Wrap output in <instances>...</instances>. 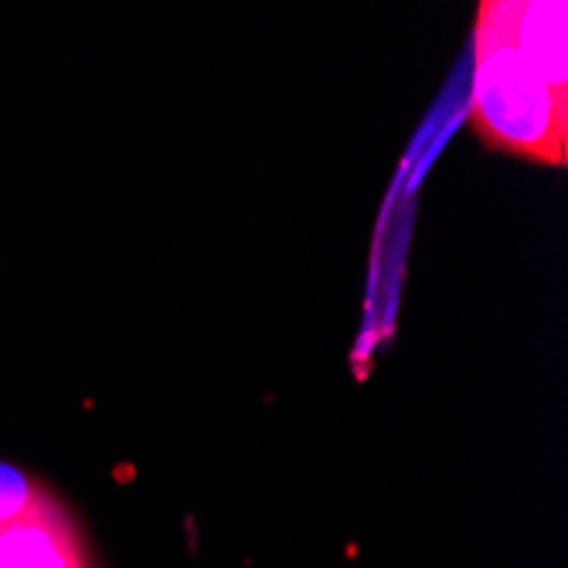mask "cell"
<instances>
[{
	"label": "cell",
	"mask_w": 568,
	"mask_h": 568,
	"mask_svg": "<svg viewBox=\"0 0 568 568\" xmlns=\"http://www.w3.org/2000/svg\"><path fill=\"white\" fill-rule=\"evenodd\" d=\"M565 21L561 0H487L477 14L470 130L545 168H565L568 158Z\"/></svg>",
	"instance_id": "cell-1"
},
{
	"label": "cell",
	"mask_w": 568,
	"mask_h": 568,
	"mask_svg": "<svg viewBox=\"0 0 568 568\" xmlns=\"http://www.w3.org/2000/svg\"><path fill=\"white\" fill-rule=\"evenodd\" d=\"M0 568H89L85 538L55 494L0 521Z\"/></svg>",
	"instance_id": "cell-2"
},
{
	"label": "cell",
	"mask_w": 568,
	"mask_h": 568,
	"mask_svg": "<svg viewBox=\"0 0 568 568\" xmlns=\"http://www.w3.org/2000/svg\"><path fill=\"white\" fill-rule=\"evenodd\" d=\"M44 494L48 487L41 480L11 467V463H0V521H11L18 514L31 510Z\"/></svg>",
	"instance_id": "cell-3"
}]
</instances>
